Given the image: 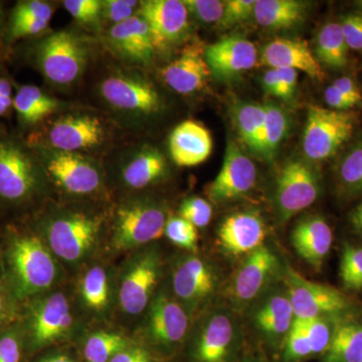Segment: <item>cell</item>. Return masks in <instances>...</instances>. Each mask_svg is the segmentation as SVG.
I'll list each match as a JSON object with an SVG mask.
<instances>
[{"label":"cell","mask_w":362,"mask_h":362,"mask_svg":"<svg viewBox=\"0 0 362 362\" xmlns=\"http://www.w3.org/2000/svg\"><path fill=\"white\" fill-rule=\"evenodd\" d=\"M125 349H127V341L122 335L100 331L88 338L84 356L89 362H109Z\"/></svg>","instance_id":"8d00e7d4"},{"label":"cell","mask_w":362,"mask_h":362,"mask_svg":"<svg viewBox=\"0 0 362 362\" xmlns=\"http://www.w3.org/2000/svg\"><path fill=\"white\" fill-rule=\"evenodd\" d=\"M101 93L109 104L121 110L150 114L158 110L161 100L153 86L140 78L112 76L101 85Z\"/></svg>","instance_id":"ac0fdd59"},{"label":"cell","mask_w":362,"mask_h":362,"mask_svg":"<svg viewBox=\"0 0 362 362\" xmlns=\"http://www.w3.org/2000/svg\"><path fill=\"white\" fill-rule=\"evenodd\" d=\"M320 194L318 175L301 159L288 160L279 173L276 206L281 220L288 221L313 204Z\"/></svg>","instance_id":"8992f818"},{"label":"cell","mask_w":362,"mask_h":362,"mask_svg":"<svg viewBox=\"0 0 362 362\" xmlns=\"http://www.w3.org/2000/svg\"><path fill=\"white\" fill-rule=\"evenodd\" d=\"M339 276L349 291L362 290V247L345 244L340 259Z\"/></svg>","instance_id":"74e56055"},{"label":"cell","mask_w":362,"mask_h":362,"mask_svg":"<svg viewBox=\"0 0 362 362\" xmlns=\"http://www.w3.org/2000/svg\"><path fill=\"white\" fill-rule=\"evenodd\" d=\"M312 356L308 339L296 319L285 338V356L288 361H299Z\"/></svg>","instance_id":"b9f144b4"},{"label":"cell","mask_w":362,"mask_h":362,"mask_svg":"<svg viewBox=\"0 0 362 362\" xmlns=\"http://www.w3.org/2000/svg\"><path fill=\"white\" fill-rule=\"evenodd\" d=\"M325 362H362V324L344 322L334 328Z\"/></svg>","instance_id":"f546056e"},{"label":"cell","mask_w":362,"mask_h":362,"mask_svg":"<svg viewBox=\"0 0 362 362\" xmlns=\"http://www.w3.org/2000/svg\"><path fill=\"white\" fill-rule=\"evenodd\" d=\"M265 117L264 104L242 103L235 110V127L240 139L258 154Z\"/></svg>","instance_id":"836d02e7"},{"label":"cell","mask_w":362,"mask_h":362,"mask_svg":"<svg viewBox=\"0 0 362 362\" xmlns=\"http://www.w3.org/2000/svg\"><path fill=\"white\" fill-rule=\"evenodd\" d=\"M339 23L349 49L362 52V13L346 14Z\"/></svg>","instance_id":"7dc6e473"},{"label":"cell","mask_w":362,"mask_h":362,"mask_svg":"<svg viewBox=\"0 0 362 362\" xmlns=\"http://www.w3.org/2000/svg\"><path fill=\"white\" fill-rule=\"evenodd\" d=\"M109 362H152L148 352L140 347H130L116 354Z\"/></svg>","instance_id":"11a10c76"},{"label":"cell","mask_w":362,"mask_h":362,"mask_svg":"<svg viewBox=\"0 0 362 362\" xmlns=\"http://www.w3.org/2000/svg\"><path fill=\"white\" fill-rule=\"evenodd\" d=\"M169 150L178 166L192 168L202 163L213 151V138L202 124L188 120L180 123L169 138Z\"/></svg>","instance_id":"d4e9b609"},{"label":"cell","mask_w":362,"mask_h":362,"mask_svg":"<svg viewBox=\"0 0 362 362\" xmlns=\"http://www.w3.org/2000/svg\"><path fill=\"white\" fill-rule=\"evenodd\" d=\"M64 6L76 20L86 23L96 21L102 11V2L98 0H66Z\"/></svg>","instance_id":"bcb514c9"},{"label":"cell","mask_w":362,"mask_h":362,"mask_svg":"<svg viewBox=\"0 0 362 362\" xmlns=\"http://www.w3.org/2000/svg\"><path fill=\"white\" fill-rule=\"evenodd\" d=\"M262 83H263L264 89H265L268 94L279 97L280 84H279L278 71L276 69H271V70L267 71L264 74Z\"/></svg>","instance_id":"6f0895ef"},{"label":"cell","mask_w":362,"mask_h":362,"mask_svg":"<svg viewBox=\"0 0 362 362\" xmlns=\"http://www.w3.org/2000/svg\"><path fill=\"white\" fill-rule=\"evenodd\" d=\"M211 71L204 52L197 47H188L162 71V78L175 92L194 94L206 85Z\"/></svg>","instance_id":"cb8c5ba5"},{"label":"cell","mask_w":362,"mask_h":362,"mask_svg":"<svg viewBox=\"0 0 362 362\" xmlns=\"http://www.w3.org/2000/svg\"><path fill=\"white\" fill-rule=\"evenodd\" d=\"M81 297L90 310L100 312L107 308L110 287L108 275L104 268L95 266L86 272L81 283Z\"/></svg>","instance_id":"d590c367"},{"label":"cell","mask_w":362,"mask_h":362,"mask_svg":"<svg viewBox=\"0 0 362 362\" xmlns=\"http://www.w3.org/2000/svg\"><path fill=\"white\" fill-rule=\"evenodd\" d=\"M166 221L163 207L156 202H129L117 211L114 247L124 251L149 244L163 235Z\"/></svg>","instance_id":"3957f363"},{"label":"cell","mask_w":362,"mask_h":362,"mask_svg":"<svg viewBox=\"0 0 362 362\" xmlns=\"http://www.w3.org/2000/svg\"><path fill=\"white\" fill-rule=\"evenodd\" d=\"M9 263L18 296L28 297L51 288L58 275L52 251L39 238H16L9 249Z\"/></svg>","instance_id":"6da1fadb"},{"label":"cell","mask_w":362,"mask_h":362,"mask_svg":"<svg viewBox=\"0 0 362 362\" xmlns=\"http://www.w3.org/2000/svg\"><path fill=\"white\" fill-rule=\"evenodd\" d=\"M291 242L298 256L320 270L332 247V230L322 216H307L293 228Z\"/></svg>","instance_id":"603a6c76"},{"label":"cell","mask_w":362,"mask_h":362,"mask_svg":"<svg viewBox=\"0 0 362 362\" xmlns=\"http://www.w3.org/2000/svg\"><path fill=\"white\" fill-rule=\"evenodd\" d=\"M45 159L49 175L59 187L70 194H93L101 185L99 170L77 153L52 150Z\"/></svg>","instance_id":"2e32d148"},{"label":"cell","mask_w":362,"mask_h":362,"mask_svg":"<svg viewBox=\"0 0 362 362\" xmlns=\"http://www.w3.org/2000/svg\"><path fill=\"white\" fill-rule=\"evenodd\" d=\"M354 129V113L311 106L302 140L305 156L312 162L327 160L349 141Z\"/></svg>","instance_id":"7a4b0ae2"},{"label":"cell","mask_w":362,"mask_h":362,"mask_svg":"<svg viewBox=\"0 0 362 362\" xmlns=\"http://www.w3.org/2000/svg\"><path fill=\"white\" fill-rule=\"evenodd\" d=\"M341 94L344 95L356 106L362 102V96L358 86L352 78L343 77L337 78L332 84Z\"/></svg>","instance_id":"db71d44e"},{"label":"cell","mask_w":362,"mask_h":362,"mask_svg":"<svg viewBox=\"0 0 362 362\" xmlns=\"http://www.w3.org/2000/svg\"><path fill=\"white\" fill-rule=\"evenodd\" d=\"M306 4L297 0H258L254 18L264 28L273 30H291L303 23Z\"/></svg>","instance_id":"83f0119b"},{"label":"cell","mask_w":362,"mask_h":362,"mask_svg":"<svg viewBox=\"0 0 362 362\" xmlns=\"http://www.w3.org/2000/svg\"><path fill=\"white\" fill-rule=\"evenodd\" d=\"M110 39L121 54L133 61L146 63L153 57L156 47L148 26L141 16H134L114 25Z\"/></svg>","instance_id":"4316f807"},{"label":"cell","mask_w":362,"mask_h":362,"mask_svg":"<svg viewBox=\"0 0 362 362\" xmlns=\"http://www.w3.org/2000/svg\"><path fill=\"white\" fill-rule=\"evenodd\" d=\"M160 276V259L156 252L136 255L126 265L119 283L118 298L121 308L128 315H139L156 292Z\"/></svg>","instance_id":"ba28073f"},{"label":"cell","mask_w":362,"mask_h":362,"mask_svg":"<svg viewBox=\"0 0 362 362\" xmlns=\"http://www.w3.org/2000/svg\"><path fill=\"white\" fill-rule=\"evenodd\" d=\"M2 316H4V302H2V299L0 298V320H1Z\"/></svg>","instance_id":"94428289"},{"label":"cell","mask_w":362,"mask_h":362,"mask_svg":"<svg viewBox=\"0 0 362 362\" xmlns=\"http://www.w3.org/2000/svg\"><path fill=\"white\" fill-rule=\"evenodd\" d=\"M13 106L21 122L33 125L56 110L58 103L40 88L26 85L18 89L13 98Z\"/></svg>","instance_id":"1f68e13d"},{"label":"cell","mask_w":362,"mask_h":362,"mask_svg":"<svg viewBox=\"0 0 362 362\" xmlns=\"http://www.w3.org/2000/svg\"><path fill=\"white\" fill-rule=\"evenodd\" d=\"M139 16L148 26L156 49L173 44L187 28L188 11L180 0L141 1Z\"/></svg>","instance_id":"9a60e30c"},{"label":"cell","mask_w":362,"mask_h":362,"mask_svg":"<svg viewBox=\"0 0 362 362\" xmlns=\"http://www.w3.org/2000/svg\"><path fill=\"white\" fill-rule=\"evenodd\" d=\"M49 23V21L35 20V18L11 20L9 37L13 40H20L23 37L39 35L47 28Z\"/></svg>","instance_id":"c3c4849f"},{"label":"cell","mask_w":362,"mask_h":362,"mask_svg":"<svg viewBox=\"0 0 362 362\" xmlns=\"http://www.w3.org/2000/svg\"><path fill=\"white\" fill-rule=\"evenodd\" d=\"M37 169L21 144L0 138V197L20 202L30 199L37 187Z\"/></svg>","instance_id":"30bf717a"},{"label":"cell","mask_w":362,"mask_h":362,"mask_svg":"<svg viewBox=\"0 0 362 362\" xmlns=\"http://www.w3.org/2000/svg\"><path fill=\"white\" fill-rule=\"evenodd\" d=\"M0 28H1V13H0Z\"/></svg>","instance_id":"be15d7a7"},{"label":"cell","mask_w":362,"mask_h":362,"mask_svg":"<svg viewBox=\"0 0 362 362\" xmlns=\"http://www.w3.org/2000/svg\"><path fill=\"white\" fill-rule=\"evenodd\" d=\"M188 13L206 23H221L225 9V1L220 0H185Z\"/></svg>","instance_id":"7bdbcfd3"},{"label":"cell","mask_w":362,"mask_h":362,"mask_svg":"<svg viewBox=\"0 0 362 362\" xmlns=\"http://www.w3.org/2000/svg\"><path fill=\"white\" fill-rule=\"evenodd\" d=\"M349 223L354 233L362 238V202L350 211Z\"/></svg>","instance_id":"680465c9"},{"label":"cell","mask_w":362,"mask_h":362,"mask_svg":"<svg viewBox=\"0 0 362 362\" xmlns=\"http://www.w3.org/2000/svg\"><path fill=\"white\" fill-rule=\"evenodd\" d=\"M101 221L84 214H68L52 221L47 240L52 254L69 263L87 257L99 235Z\"/></svg>","instance_id":"9c48e42d"},{"label":"cell","mask_w":362,"mask_h":362,"mask_svg":"<svg viewBox=\"0 0 362 362\" xmlns=\"http://www.w3.org/2000/svg\"><path fill=\"white\" fill-rule=\"evenodd\" d=\"M303 329L312 354H325L329 347L332 339L334 328H332L326 317H315V318L299 319L295 318Z\"/></svg>","instance_id":"f35d334b"},{"label":"cell","mask_w":362,"mask_h":362,"mask_svg":"<svg viewBox=\"0 0 362 362\" xmlns=\"http://www.w3.org/2000/svg\"><path fill=\"white\" fill-rule=\"evenodd\" d=\"M73 315L70 304L63 293L45 297L33 309L30 330L35 344H47L70 331Z\"/></svg>","instance_id":"7402d4cb"},{"label":"cell","mask_w":362,"mask_h":362,"mask_svg":"<svg viewBox=\"0 0 362 362\" xmlns=\"http://www.w3.org/2000/svg\"><path fill=\"white\" fill-rule=\"evenodd\" d=\"M164 235L175 246L190 252L197 251V228L181 216H175L166 221Z\"/></svg>","instance_id":"ab89813d"},{"label":"cell","mask_w":362,"mask_h":362,"mask_svg":"<svg viewBox=\"0 0 362 362\" xmlns=\"http://www.w3.org/2000/svg\"><path fill=\"white\" fill-rule=\"evenodd\" d=\"M257 175L254 162L239 145L228 141L220 173L209 185V197L216 204L240 199L255 187Z\"/></svg>","instance_id":"4fadbf2b"},{"label":"cell","mask_w":362,"mask_h":362,"mask_svg":"<svg viewBox=\"0 0 362 362\" xmlns=\"http://www.w3.org/2000/svg\"><path fill=\"white\" fill-rule=\"evenodd\" d=\"M294 319L291 300L286 288L264 298L252 314V322L257 329L272 339L286 338Z\"/></svg>","instance_id":"484cf974"},{"label":"cell","mask_w":362,"mask_h":362,"mask_svg":"<svg viewBox=\"0 0 362 362\" xmlns=\"http://www.w3.org/2000/svg\"><path fill=\"white\" fill-rule=\"evenodd\" d=\"M180 214L181 218L189 221L195 228H204L211 223L213 207L206 199L192 197L181 204Z\"/></svg>","instance_id":"60d3db41"},{"label":"cell","mask_w":362,"mask_h":362,"mask_svg":"<svg viewBox=\"0 0 362 362\" xmlns=\"http://www.w3.org/2000/svg\"><path fill=\"white\" fill-rule=\"evenodd\" d=\"M280 271V261L270 247L255 250L247 255L235 272L228 297L240 308L247 306L269 291Z\"/></svg>","instance_id":"52a82bcc"},{"label":"cell","mask_w":362,"mask_h":362,"mask_svg":"<svg viewBox=\"0 0 362 362\" xmlns=\"http://www.w3.org/2000/svg\"><path fill=\"white\" fill-rule=\"evenodd\" d=\"M266 110L265 123L259 141V154L266 160H273L281 143L287 134L288 116L284 109L277 104H264Z\"/></svg>","instance_id":"d6a6232c"},{"label":"cell","mask_w":362,"mask_h":362,"mask_svg":"<svg viewBox=\"0 0 362 362\" xmlns=\"http://www.w3.org/2000/svg\"><path fill=\"white\" fill-rule=\"evenodd\" d=\"M338 189L347 197L362 194V140L342 156L337 169Z\"/></svg>","instance_id":"e575fe53"},{"label":"cell","mask_w":362,"mask_h":362,"mask_svg":"<svg viewBox=\"0 0 362 362\" xmlns=\"http://www.w3.org/2000/svg\"><path fill=\"white\" fill-rule=\"evenodd\" d=\"M256 0H228L225 1L223 18L221 21L223 28H232L247 21L254 16Z\"/></svg>","instance_id":"ee69618b"},{"label":"cell","mask_w":362,"mask_h":362,"mask_svg":"<svg viewBox=\"0 0 362 362\" xmlns=\"http://www.w3.org/2000/svg\"><path fill=\"white\" fill-rule=\"evenodd\" d=\"M103 124L95 116L75 115L57 121L49 133V142L59 151L76 153L102 142Z\"/></svg>","instance_id":"ffe728a7"},{"label":"cell","mask_w":362,"mask_h":362,"mask_svg":"<svg viewBox=\"0 0 362 362\" xmlns=\"http://www.w3.org/2000/svg\"><path fill=\"white\" fill-rule=\"evenodd\" d=\"M278 71L279 84H280V93L279 98L290 100L294 96L297 87V71L291 69H276Z\"/></svg>","instance_id":"f907efd6"},{"label":"cell","mask_w":362,"mask_h":362,"mask_svg":"<svg viewBox=\"0 0 362 362\" xmlns=\"http://www.w3.org/2000/svg\"><path fill=\"white\" fill-rule=\"evenodd\" d=\"M21 347L18 338L6 334L0 338V362H20Z\"/></svg>","instance_id":"816d5d0a"},{"label":"cell","mask_w":362,"mask_h":362,"mask_svg":"<svg viewBox=\"0 0 362 362\" xmlns=\"http://www.w3.org/2000/svg\"><path fill=\"white\" fill-rule=\"evenodd\" d=\"M267 235L265 223L259 213L239 211L228 216L218 228L221 249L233 255H249L264 246Z\"/></svg>","instance_id":"d6986e66"},{"label":"cell","mask_w":362,"mask_h":362,"mask_svg":"<svg viewBox=\"0 0 362 362\" xmlns=\"http://www.w3.org/2000/svg\"><path fill=\"white\" fill-rule=\"evenodd\" d=\"M143 329L158 346L180 344L189 329V315L185 307L166 292H158L147 307Z\"/></svg>","instance_id":"7c38bea8"},{"label":"cell","mask_w":362,"mask_h":362,"mask_svg":"<svg viewBox=\"0 0 362 362\" xmlns=\"http://www.w3.org/2000/svg\"><path fill=\"white\" fill-rule=\"evenodd\" d=\"M37 58L47 80L54 84L68 85L75 82L84 70L87 51L75 35L59 32L40 42Z\"/></svg>","instance_id":"5b68a950"},{"label":"cell","mask_w":362,"mask_h":362,"mask_svg":"<svg viewBox=\"0 0 362 362\" xmlns=\"http://www.w3.org/2000/svg\"><path fill=\"white\" fill-rule=\"evenodd\" d=\"M52 16V8L47 2L40 0H28L18 2L11 13V20L35 18L49 21Z\"/></svg>","instance_id":"f6af8a7d"},{"label":"cell","mask_w":362,"mask_h":362,"mask_svg":"<svg viewBox=\"0 0 362 362\" xmlns=\"http://www.w3.org/2000/svg\"><path fill=\"white\" fill-rule=\"evenodd\" d=\"M356 6H358L359 8H361V13H362V0H361V1L356 2Z\"/></svg>","instance_id":"6125c7cd"},{"label":"cell","mask_w":362,"mask_h":362,"mask_svg":"<svg viewBox=\"0 0 362 362\" xmlns=\"http://www.w3.org/2000/svg\"><path fill=\"white\" fill-rule=\"evenodd\" d=\"M326 103L329 105L331 109L337 111H349L356 107L349 99L341 94L333 85H330L324 93Z\"/></svg>","instance_id":"f5cc1de1"},{"label":"cell","mask_w":362,"mask_h":362,"mask_svg":"<svg viewBox=\"0 0 362 362\" xmlns=\"http://www.w3.org/2000/svg\"><path fill=\"white\" fill-rule=\"evenodd\" d=\"M194 356L197 362H226L239 337L240 326L233 314L216 309L195 327Z\"/></svg>","instance_id":"8fae6325"},{"label":"cell","mask_w":362,"mask_h":362,"mask_svg":"<svg viewBox=\"0 0 362 362\" xmlns=\"http://www.w3.org/2000/svg\"><path fill=\"white\" fill-rule=\"evenodd\" d=\"M216 286L213 269L199 257H185L173 269V294L187 312L195 310L206 302L214 294Z\"/></svg>","instance_id":"5bb4252c"},{"label":"cell","mask_w":362,"mask_h":362,"mask_svg":"<svg viewBox=\"0 0 362 362\" xmlns=\"http://www.w3.org/2000/svg\"><path fill=\"white\" fill-rule=\"evenodd\" d=\"M13 105V87L6 78H0V117L6 115Z\"/></svg>","instance_id":"9f6ffc18"},{"label":"cell","mask_w":362,"mask_h":362,"mask_svg":"<svg viewBox=\"0 0 362 362\" xmlns=\"http://www.w3.org/2000/svg\"><path fill=\"white\" fill-rule=\"evenodd\" d=\"M204 57L211 74L230 80L257 65L258 52L250 40L233 35L207 45Z\"/></svg>","instance_id":"e0dca14e"},{"label":"cell","mask_w":362,"mask_h":362,"mask_svg":"<svg viewBox=\"0 0 362 362\" xmlns=\"http://www.w3.org/2000/svg\"><path fill=\"white\" fill-rule=\"evenodd\" d=\"M166 171V161L160 152L146 149L138 153L123 170V178L128 187L140 189L160 180Z\"/></svg>","instance_id":"f1b7e54d"},{"label":"cell","mask_w":362,"mask_h":362,"mask_svg":"<svg viewBox=\"0 0 362 362\" xmlns=\"http://www.w3.org/2000/svg\"><path fill=\"white\" fill-rule=\"evenodd\" d=\"M349 47L339 23H328L317 35L315 56L319 63L342 69L349 63Z\"/></svg>","instance_id":"4dcf8cb0"},{"label":"cell","mask_w":362,"mask_h":362,"mask_svg":"<svg viewBox=\"0 0 362 362\" xmlns=\"http://www.w3.org/2000/svg\"><path fill=\"white\" fill-rule=\"evenodd\" d=\"M42 362H73L71 359H69L68 357L59 356L51 357V358L45 359Z\"/></svg>","instance_id":"91938a15"},{"label":"cell","mask_w":362,"mask_h":362,"mask_svg":"<svg viewBox=\"0 0 362 362\" xmlns=\"http://www.w3.org/2000/svg\"><path fill=\"white\" fill-rule=\"evenodd\" d=\"M261 62L271 69L301 71L317 81L325 78L322 66L310 47L303 40L277 39L264 47Z\"/></svg>","instance_id":"44dd1931"},{"label":"cell","mask_w":362,"mask_h":362,"mask_svg":"<svg viewBox=\"0 0 362 362\" xmlns=\"http://www.w3.org/2000/svg\"><path fill=\"white\" fill-rule=\"evenodd\" d=\"M285 287L295 318L309 319L341 313L350 306L349 298L331 286L312 282L293 267L285 269Z\"/></svg>","instance_id":"277c9868"},{"label":"cell","mask_w":362,"mask_h":362,"mask_svg":"<svg viewBox=\"0 0 362 362\" xmlns=\"http://www.w3.org/2000/svg\"><path fill=\"white\" fill-rule=\"evenodd\" d=\"M138 2L130 0H108L102 2V8L109 21H114L115 25L132 18Z\"/></svg>","instance_id":"681fc988"}]
</instances>
